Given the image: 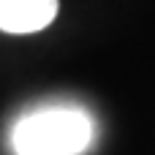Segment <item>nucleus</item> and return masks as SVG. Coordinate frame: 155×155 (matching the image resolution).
I'll list each match as a JSON object with an SVG mask.
<instances>
[{"instance_id":"obj_1","label":"nucleus","mask_w":155,"mask_h":155,"mask_svg":"<svg viewBox=\"0 0 155 155\" xmlns=\"http://www.w3.org/2000/svg\"><path fill=\"white\" fill-rule=\"evenodd\" d=\"M93 139V123L79 109L35 112L14 128L16 155H76Z\"/></svg>"},{"instance_id":"obj_2","label":"nucleus","mask_w":155,"mask_h":155,"mask_svg":"<svg viewBox=\"0 0 155 155\" xmlns=\"http://www.w3.org/2000/svg\"><path fill=\"white\" fill-rule=\"evenodd\" d=\"M57 16V0H0V30L14 35L38 33Z\"/></svg>"}]
</instances>
